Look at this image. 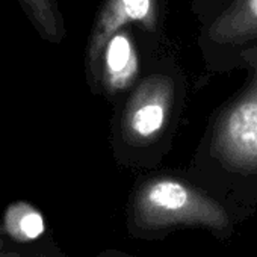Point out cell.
<instances>
[{
  "mask_svg": "<svg viewBox=\"0 0 257 257\" xmlns=\"http://www.w3.org/2000/svg\"><path fill=\"white\" fill-rule=\"evenodd\" d=\"M246 83L218 112L206 143L204 158L210 170L231 183H257V53L245 62Z\"/></svg>",
  "mask_w": 257,
  "mask_h": 257,
  "instance_id": "6da1fadb",
  "label": "cell"
},
{
  "mask_svg": "<svg viewBox=\"0 0 257 257\" xmlns=\"http://www.w3.org/2000/svg\"><path fill=\"white\" fill-rule=\"evenodd\" d=\"M131 219L144 231H164L179 225L203 227L215 233L231 230V218L216 198L174 177L144 182L134 195Z\"/></svg>",
  "mask_w": 257,
  "mask_h": 257,
  "instance_id": "7a4b0ae2",
  "label": "cell"
},
{
  "mask_svg": "<svg viewBox=\"0 0 257 257\" xmlns=\"http://www.w3.org/2000/svg\"><path fill=\"white\" fill-rule=\"evenodd\" d=\"M197 44L209 70L245 68L246 59L257 53V0H231L200 25Z\"/></svg>",
  "mask_w": 257,
  "mask_h": 257,
  "instance_id": "3957f363",
  "label": "cell"
},
{
  "mask_svg": "<svg viewBox=\"0 0 257 257\" xmlns=\"http://www.w3.org/2000/svg\"><path fill=\"white\" fill-rule=\"evenodd\" d=\"M180 73L176 67H158L140 79L131 91L122 112V134L135 144L155 141L173 113Z\"/></svg>",
  "mask_w": 257,
  "mask_h": 257,
  "instance_id": "277c9868",
  "label": "cell"
},
{
  "mask_svg": "<svg viewBox=\"0 0 257 257\" xmlns=\"http://www.w3.org/2000/svg\"><path fill=\"white\" fill-rule=\"evenodd\" d=\"M165 20V0H101L86 41L85 62L89 82L95 74L106 43L116 32L135 26L152 47H158L164 37Z\"/></svg>",
  "mask_w": 257,
  "mask_h": 257,
  "instance_id": "5b68a950",
  "label": "cell"
},
{
  "mask_svg": "<svg viewBox=\"0 0 257 257\" xmlns=\"http://www.w3.org/2000/svg\"><path fill=\"white\" fill-rule=\"evenodd\" d=\"M140 40L146 41L135 26L116 32L106 43L91 83L109 97L132 91L141 79Z\"/></svg>",
  "mask_w": 257,
  "mask_h": 257,
  "instance_id": "8992f818",
  "label": "cell"
},
{
  "mask_svg": "<svg viewBox=\"0 0 257 257\" xmlns=\"http://www.w3.org/2000/svg\"><path fill=\"white\" fill-rule=\"evenodd\" d=\"M17 2L43 40L52 44H59L65 40L67 28L58 0H17Z\"/></svg>",
  "mask_w": 257,
  "mask_h": 257,
  "instance_id": "52a82bcc",
  "label": "cell"
},
{
  "mask_svg": "<svg viewBox=\"0 0 257 257\" xmlns=\"http://www.w3.org/2000/svg\"><path fill=\"white\" fill-rule=\"evenodd\" d=\"M11 228L14 233L22 236L23 239H35L44 231V219L43 216L31 209V207H16L10 213L8 218Z\"/></svg>",
  "mask_w": 257,
  "mask_h": 257,
  "instance_id": "ba28073f",
  "label": "cell"
},
{
  "mask_svg": "<svg viewBox=\"0 0 257 257\" xmlns=\"http://www.w3.org/2000/svg\"><path fill=\"white\" fill-rule=\"evenodd\" d=\"M231 0H191V11L200 25H204L222 11Z\"/></svg>",
  "mask_w": 257,
  "mask_h": 257,
  "instance_id": "9c48e42d",
  "label": "cell"
},
{
  "mask_svg": "<svg viewBox=\"0 0 257 257\" xmlns=\"http://www.w3.org/2000/svg\"><path fill=\"white\" fill-rule=\"evenodd\" d=\"M103 257H132V255L124 254V252H119V251H109V252L103 254Z\"/></svg>",
  "mask_w": 257,
  "mask_h": 257,
  "instance_id": "30bf717a",
  "label": "cell"
}]
</instances>
